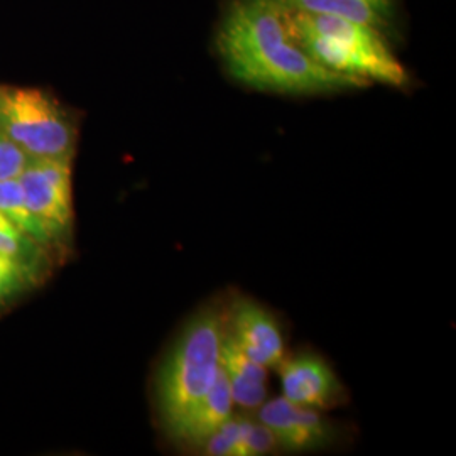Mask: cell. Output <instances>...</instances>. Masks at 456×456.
Returning a JSON list of instances; mask_svg holds the SVG:
<instances>
[{"mask_svg":"<svg viewBox=\"0 0 456 456\" xmlns=\"http://www.w3.org/2000/svg\"><path fill=\"white\" fill-rule=\"evenodd\" d=\"M216 49L235 82L261 92L311 97L367 86L326 69L299 46L282 0H232L218 28Z\"/></svg>","mask_w":456,"mask_h":456,"instance_id":"obj_1","label":"cell"},{"mask_svg":"<svg viewBox=\"0 0 456 456\" xmlns=\"http://www.w3.org/2000/svg\"><path fill=\"white\" fill-rule=\"evenodd\" d=\"M227 333L250 359L265 369H277L286 359L284 338L276 320L252 299L240 297L232 303Z\"/></svg>","mask_w":456,"mask_h":456,"instance_id":"obj_8","label":"cell"},{"mask_svg":"<svg viewBox=\"0 0 456 456\" xmlns=\"http://www.w3.org/2000/svg\"><path fill=\"white\" fill-rule=\"evenodd\" d=\"M282 397L305 408L326 411L342 404V382L325 360L313 354L284 359L277 367Z\"/></svg>","mask_w":456,"mask_h":456,"instance_id":"obj_7","label":"cell"},{"mask_svg":"<svg viewBox=\"0 0 456 456\" xmlns=\"http://www.w3.org/2000/svg\"><path fill=\"white\" fill-rule=\"evenodd\" d=\"M225 333L227 313L216 308L201 311L164 359L156 377V404L167 435L216 382Z\"/></svg>","mask_w":456,"mask_h":456,"instance_id":"obj_3","label":"cell"},{"mask_svg":"<svg viewBox=\"0 0 456 456\" xmlns=\"http://www.w3.org/2000/svg\"><path fill=\"white\" fill-rule=\"evenodd\" d=\"M222 369L233 404L248 411L261 408L267 395V369L250 359L228 333L222 346Z\"/></svg>","mask_w":456,"mask_h":456,"instance_id":"obj_10","label":"cell"},{"mask_svg":"<svg viewBox=\"0 0 456 456\" xmlns=\"http://www.w3.org/2000/svg\"><path fill=\"white\" fill-rule=\"evenodd\" d=\"M0 213L37 244L48 245L53 242L48 230L39 224V220L29 210L17 178L0 181Z\"/></svg>","mask_w":456,"mask_h":456,"instance_id":"obj_12","label":"cell"},{"mask_svg":"<svg viewBox=\"0 0 456 456\" xmlns=\"http://www.w3.org/2000/svg\"><path fill=\"white\" fill-rule=\"evenodd\" d=\"M259 421L271 429L281 450L313 452L330 446L338 438L333 424L316 409L294 404L284 397L265 401Z\"/></svg>","mask_w":456,"mask_h":456,"instance_id":"obj_6","label":"cell"},{"mask_svg":"<svg viewBox=\"0 0 456 456\" xmlns=\"http://www.w3.org/2000/svg\"><path fill=\"white\" fill-rule=\"evenodd\" d=\"M41 247L43 245L37 244L0 213V254L11 256L39 269Z\"/></svg>","mask_w":456,"mask_h":456,"instance_id":"obj_13","label":"cell"},{"mask_svg":"<svg viewBox=\"0 0 456 456\" xmlns=\"http://www.w3.org/2000/svg\"><path fill=\"white\" fill-rule=\"evenodd\" d=\"M233 406L227 377L222 369L208 394L184 414V418L167 436L180 444L198 450L222 424L227 423L233 416Z\"/></svg>","mask_w":456,"mask_h":456,"instance_id":"obj_9","label":"cell"},{"mask_svg":"<svg viewBox=\"0 0 456 456\" xmlns=\"http://www.w3.org/2000/svg\"><path fill=\"white\" fill-rule=\"evenodd\" d=\"M36 274H39L37 267L0 254V306L28 289L33 284Z\"/></svg>","mask_w":456,"mask_h":456,"instance_id":"obj_14","label":"cell"},{"mask_svg":"<svg viewBox=\"0 0 456 456\" xmlns=\"http://www.w3.org/2000/svg\"><path fill=\"white\" fill-rule=\"evenodd\" d=\"M289 19L299 46L326 69L367 85L408 86V69L380 29L346 17L313 14L293 7H289Z\"/></svg>","mask_w":456,"mask_h":456,"instance_id":"obj_2","label":"cell"},{"mask_svg":"<svg viewBox=\"0 0 456 456\" xmlns=\"http://www.w3.org/2000/svg\"><path fill=\"white\" fill-rule=\"evenodd\" d=\"M282 2L297 11L346 17L357 22L370 24L382 31L387 26H391L395 0H282Z\"/></svg>","mask_w":456,"mask_h":456,"instance_id":"obj_11","label":"cell"},{"mask_svg":"<svg viewBox=\"0 0 456 456\" xmlns=\"http://www.w3.org/2000/svg\"><path fill=\"white\" fill-rule=\"evenodd\" d=\"M28 154L19 147L0 135V181L19 178L24 166L28 163Z\"/></svg>","mask_w":456,"mask_h":456,"instance_id":"obj_16","label":"cell"},{"mask_svg":"<svg viewBox=\"0 0 456 456\" xmlns=\"http://www.w3.org/2000/svg\"><path fill=\"white\" fill-rule=\"evenodd\" d=\"M276 438L267 426L261 421H252L240 416V438H239V456H261L277 450Z\"/></svg>","mask_w":456,"mask_h":456,"instance_id":"obj_15","label":"cell"},{"mask_svg":"<svg viewBox=\"0 0 456 456\" xmlns=\"http://www.w3.org/2000/svg\"><path fill=\"white\" fill-rule=\"evenodd\" d=\"M73 158H28L19 183L26 203L53 242L63 237L73 220Z\"/></svg>","mask_w":456,"mask_h":456,"instance_id":"obj_5","label":"cell"},{"mask_svg":"<svg viewBox=\"0 0 456 456\" xmlns=\"http://www.w3.org/2000/svg\"><path fill=\"white\" fill-rule=\"evenodd\" d=\"M0 135L29 158H73L78 129L65 107L46 92L0 85Z\"/></svg>","mask_w":456,"mask_h":456,"instance_id":"obj_4","label":"cell"}]
</instances>
